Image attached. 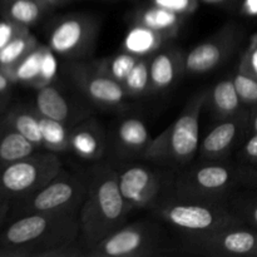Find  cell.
Instances as JSON below:
<instances>
[{
  "label": "cell",
  "mask_w": 257,
  "mask_h": 257,
  "mask_svg": "<svg viewBox=\"0 0 257 257\" xmlns=\"http://www.w3.org/2000/svg\"><path fill=\"white\" fill-rule=\"evenodd\" d=\"M79 231V211L23 215L0 235V256H85Z\"/></svg>",
  "instance_id": "6da1fadb"
},
{
  "label": "cell",
  "mask_w": 257,
  "mask_h": 257,
  "mask_svg": "<svg viewBox=\"0 0 257 257\" xmlns=\"http://www.w3.org/2000/svg\"><path fill=\"white\" fill-rule=\"evenodd\" d=\"M87 186V196L79 211V238L85 253L122 227L131 211L120 193L117 171L95 168Z\"/></svg>",
  "instance_id": "7a4b0ae2"
},
{
  "label": "cell",
  "mask_w": 257,
  "mask_h": 257,
  "mask_svg": "<svg viewBox=\"0 0 257 257\" xmlns=\"http://www.w3.org/2000/svg\"><path fill=\"white\" fill-rule=\"evenodd\" d=\"M156 212L161 220L181 231L185 236L207 235L245 223L232 210L212 201L177 197L157 205Z\"/></svg>",
  "instance_id": "3957f363"
},
{
  "label": "cell",
  "mask_w": 257,
  "mask_h": 257,
  "mask_svg": "<svg viewBox=\"0 0 257 257\" xmlns=\"http://www.w3.org/2000/svg\"><path fill=\"white\" fill-rule=\"evenodd\" d=\"M205 93L195 95L180 117L151 141L143 156L148 160L186 165L193 160L200 145V114L205 105Z\"/></svg>",
  "instance_id": "277c9868"
},
{
  "label": "cell",
  "mask_w": 257,
  "mask_h": 257,
  "mask_svg": "<svg viewBox=\"0 0 257 257\" xmlns=\"http://www.w3.org/2000/svg\"><path fill=\"white\" fill-rule=\"evenodd\" d=\"M55 152L33 153L0 168V198L18 202L42 190L62 172Z\"/></svg>",
  "instance_id": "5b68a950"
},
{
  "label": "cell",
  "mask_w": 257,
  "mask_h": 257,
  "mask_svg": "<svg viewBox=\"0 0 257 257\" xmlns=\"http://www.w3.org/2000/svg\"><path fill=\"white\" fill-rule=\"evenodd\" d=\"M88 186L65 171L53 178L42 190L15 202L20 216L34 212L80 211L87 196Z\"/></svg>",
  "instance_id": "8992f818"
},
{
  "label": "cell",
  "mask_w": 257,
  "mask_h": 257,
  "mask_svg": "<svg viewBox=\"0 0 257 257\" xmlns=\"http://www.w3.org/2000/svg\"><path fill=\"white\" fill-rule=\"evenodd\" d=\"M98 23L85 14H69L53 23L48 33V47L65 59H80L94 49Z\"/></svg>",
  "instance_id": "52a82bcc"
},
{
  "label": "cell",
  "mask_w": 257,
  "mask_h": 257,
  "mask_svg": "<svg viewBox=\"0 0 257 257\" xmlns=\"http://www.w3.org/2000/svg\"><path fill=\"white\" fill-rule=\"evenodd\" d=\"M241 177L235 170L220 163H207L178 176L176 192L178 198L220 202Z\"/></svg>",
  "instance_id": "ba28073f"
},
{
  "label": "cell",
  "mask_w": 257,
  "mask_h": 257,
  "mask_svg": "<svg viewBox=\"0 0 257 257\" xmlns=\"http://www.w3.org/2000/svg\"><path fill=\"white\" fill-rule=\"evenodd\" d=\"M160 235L156 226L135 222L122 226L87 251L89 257H143L155 255Z\"/></svg>",
  "instance_id": "9c48e42d"
},
{
  "label": "cell",
  "mask_w": 257,
  "mask_h": 257,
  "mask_svg": "<svg viewBox=\"0 0 257 257\" xmlns=\"http://www.w3.org/2000/svg\"><path fill=\"white\" fill-rule=\"evenodd\" d=\"M190 252L210 256H257V230L246 223L202 236H186Z\"/></svg>",
  "instance_id": "30bf717a"
},
{
  "label": "cell",
  "mask_w": 257,
  "mask_h": 257,
  "mask_svg": "<svg viewBox=\"0 0 257 257\" xmlns=\"http://www.w3.org/2000/svg\"><path fill=\"white\" fill-rule=\"evenodd\" d=\"M241 35L237 28H223L217 35L196 45L185 55V72L203 74L220 67L235 52Z\"/></svg>",
  "instance_id": "8fae6325"
},
{
  "label": "cell",
  "mask_w": 257,
  "mask_h": 257,
  "mask_svg": "<svg viewBox=\"0 0 257 257\" xmlns=\"http://www.w3.org/2000/svg\"><path fill=\"white\" fill-rule=\"evenodd\" d=\"M117 175L120 193L130 210L158 205L162 183L150 167L142 165L127 166Z\"/></svg>",
  "instance_id": "7c38bea8"
},
{
  "label": "cell",
  "mask_w": 257,
  "mask_h": 257,
  "mask_svg": "<svg viewBox=\"0 0 257 257\" xmlns=\"http://www.w3.org/2000/svg\"><path fill=\"white\" fill-rule=\"evenodd\" d=\"M73 83L90 100L105 107H117L128 97L123 85L99 70L95 64L74 63L70 68Z\"/></svg>",
  "instance_id": "4fadbf2b"
},
{
  "label": "cell",
  "mask_w": 257,
  "mask_h": 257,
  "mask_svg": "<svg viewBox=\"0 0 257 257\" xmlns=\"http://www.w3.org/2000/svg\"><path fill=\"white\" fill-rule=\"evenodd\" d=\"M250 113L241 110L232 117L223 118L212 128L201 145V157L205 161H220L230 152L242 133L247 131Z\"/></svg>",
  "instance_id": "5bb4252c"
},
{
  "label": "cell",
  "mask_w": 257,
  "mask_h": 257,
  "mask_svg": "<svg viewBox=\"0 0 257 257\" xmlns=\"http://www.w3.org/2000/svg\"><path fill=\"white\" fill-rule=\"evenodd\" d=\"M185 72V55L177 48L160 49L150 57L151 92L172 87Z\"/></svg>",
  "instance_id": "9a60e30c"
},
{
  "label": "cell",
  "mask_w": 257,
  "mask_h": 257,
  "mask_svg": "<svg viewBox=\"0 0 257 257\" xmlns=\"http://www.w3.org/2000/svg\"><path fill=\"white\" fill-rule=\"evenodd\" d=\"M69 150L82 160H100L105 152V133L102 125L97 120L88 119L73 127Z\"/></svg>",
  "instance_id": "2e32d148"
},
{
  "label": "cell",
  "mask_w": 257,
  "mask_h": 257,
  "mask_svg": "<svg viewBox=\"0 0 257 257\" xmlns=\"http://www.w3.org/2000/svg\"><path fill=\"white\" fill-rule=\"evenodd\" d=\"M35 112L43 117L59 120L65 124H72L78 118L77 107L50 83L38 88L35 95Z\"/></svg>",
  "instance_id": "e0dca14e"
},
{
  "label": "cell",
  "mask_w": 257,
  "mask_h": 257,
  "mask_svg": "<svg viewBox=\"0 0 257 257\" xmlns=\"http://www.w3.org/2000/svg\"><path fill=\"white\" fill-rule=\"evenodd\" d=\"M151 141L147 125L140 118H125L117 125L115 143L118 150L125 155H143Z\"/></svg>",
  "instance_id": "ac0fdd59"
},
{
  "label": "cell",
  "mask_w": 257,
  "mask_h": 257,
  "mask_svg": "<svg viewBox=\"0 0 257 257\" xmlns=\"http://www.w3.org/2000/svg\"><path fill=\"white\" fill-rule=\"evenodd\" d=\"M183 15L151 4L137 13L135 18L136 23L145 25L155 32L160 33L167 39L173 38L180 30L183 22Z\"/></svg>",
  "instance_id": "d6986e66"
},
{
  "label": "cell",
  "mask_w": 257,
  "mask_h": 257,
  "mask_svg": "<svg viewBox=\"0 0 257 257\" xmlns=\"http://www.w3.org/2000/svg\"><path fill=\"white\" fill-rule=\"evenodd\" d=\"M167 38L160 33L135 23L125 34L123 40V50L140 58H148L162 48Z\"/></svg>",
  "instance_id": "ffe728a7"
},
{
  "label": "cell",
  "mask_w": 257,
  "mask_h": 257,
  "mask_svg": "<svg viewBox=\"0 0 257 257\" xmlns=\"http://www.w3.org/2000/svg\"><path fill=\"white\" fill-rule=\"evenodd\" d=\"M37 150V146L24 136L5 123L3 124L0 130V168L33 155Z\"/></svg>",
  "instance_id": "44dd1931"
},
{
  "label": "cell",
  "mask_w": 257,
  "mask_h": 257,
  "mask_svg": "<svg viewBox=\"0 0 257 257\" xmlns=\"http://www.w3.org/2000/svg\"><path fill=\"white\" fill-rule=\"evenodd\" d=\"M48 45L39 44L34 50L29 53L23 60H20L14 68L8 70H3L7 77L13 83H24L32 87L39 88L40 77H42L43 60H44L45 52ZM2 70V69H0Z\"/></svg>",
  "instance_id": "7402d4cb"
},
{
  "label": "cell",
  "mask_w": 257,
  "mask_h": 257,
  "mask_svg": "<svg viewBox=\"0 0 257 257\" xmlns=\"http://www.w3.org/2000/svg\"><path fill=\"white\" fill-rule=\"evenodd\" d=\"M47 7L44 0H2L3 17L28 28L43 17Z\"/></svg>",
  "instance_id": "603a6c76"
},
{
  "label": "cell",
  "mask_w": 257,
  "mask_h": 257,
  "mask_svg": "<svg viewBox=\"0 0 257 257\" xmlns=\"http://www.w3.org/2000/svg\"><path fill=\"white\" fill-rule=\"evenodd\" d=\"M213 112L220 118H228L241 112V100L232 78L216 83L211 92Z\"/></svg>",
  "instance_id": "cb8c5ba5"
},
{
  "label": "cell",
  "mask_w": 257,
  "mask_h": 257,
  "mask_svg": "<svg viewBox=\"0 0 257 257\" xmlns=\"http://www.w3.org/2000/svg\"><path fill=\"white\" fill-rule=\"evenodd\" d=\"M4 123L24 136L34 143L38 148H43L42 131H40L39 114L35 110L14 108L4 118Z\"/></svg>",
  "instance_id": "d4e9b609"
},
{
  "label": "cell",
  "mask_w": 257,
  "mask_h": 257,
  "mask_svg": "<svg viewBox=\"0 0 257 257\" xmlns=\"http://www.w3.org/2000/svg\"><path fill=\"white\" fill-rule=\"evenodd\" d=\"M39 45L37 38L30 32L19 35L0 48V69L8 70L14 68L24 59L32 50Z\"/></svg>",
  "instance_id": "484cf974"
},
{
  "label": "cell",
  "mask_w": 257,
  "mask_h": 257,
  "mask_svg": "<svg viewBox=\"0 0 257 257\" xmlns=\"http://www.w3.org/2000/svg\"><path fill=\"white\" fill-rule=\"evenodd\" d=\"M40 131H42L43 148L50 152H65L69 151L70 130L65 123L50 119L39 114Z\"/></svg>",
  "instance_id": "4316f807"
},
{
  "label": "cell",
  "mask_w": 257,
  "mask_h": 257,
  "mask_svg": "<svg viewBox=\"0 0 257 257\" xmlns=\"http://www.w3.org/2000/svg\"><path fill=\"white\" fill-rule=\"evenodd\" d=\"M138 59H140V57H136V55L123 50V52L118 53L113 57H108L99 60V62L95 63V65L104 74L122 84L132 70V68L136 65V63L138 62Z\"/></svg>",
  "instance_id": "83f0119b"
},
{
  "label": "cell",
  "mask_w": 257,
  "mask_h": 257,
  "mask_svg": "<svg viewBox=\"0 0 257 257\" xmlns=\"http://www.w3.org/2000/svg\"><path fill=\"white\" fill-rule=\"evenodd\" d=\"M122 85L128 97H140L151 92L150 57L138 59Z\"/></svg>",
  "instance_id": "f1b7e54d"
},
{
  "label": "cell",
  "mask_w": 257,
  "mask_h": 257,
  "mask_svg": "<svg viewBox=\"0 0 257 257\" xmlns=\"http://www.w3.org/2000/svg\"><path fill=\"white\" fill-rule=\"evenodd\" d=\"M232 79L242 103L257 105V78L238 69Z\"/></svg>",
  "instance_id": "f546056e"
},
{
  "label": "cell",
  "mask_w": 257,
  "mask_h": 257,
  "mask_svg": "<svg viewBox=\"0 0 257 257\" xmlns=\"http://www.w3.org/2000/svg\"><path fill=\"white\" fill-rule=\"evenodd\" d=\"M232 211L246 225L257 230V198H237L233 201Z\"/></svg>",
  "instance_id": "4dcf8cb0"
},
{
  "label": "cell",
  "mask_w": 257,
  "mask_h": 257,
  "mask_svg": "<svg viewBox=\"0 0 257 257\" xmlns=\"http://www.w3.org/2000/svg\"><path fill=\"white\" fill-rule=\"evenodd\" d=\"M151 2L153 5L165 8L171 12L187 17L197 9L200 0H151Z\"/></svg>",
  "instance_id": "1f68e13d"
},
{
  "label": "cell",
  "mask_w": 257,
  "mask_h": 257,
  "mask_svg": "<svg viewBox=\"0 0 257 257\" xmlns=\"http://www.w3.org/2000/svg\"><path fill=\"white\" fill-rule=\"evenodd\" d=\"M28 32H29L28 27L20 25L18 23H14L4 18V20H0V48L4 47L5 44H8L14 38L25 34Z\"/></svg>",
  "instance_id": "d6a6232c"
},
{
  "label": "cell",
  "mask_w": 257,
  "mask_h": 257,
  "mask_svg": "<svg viewBox=\"0 0 257 257\" xmlns=\"http://www.w3.org/2000/svg\"><path fill=\"white\" fill-rule=\"evenodd\" d=\"M238 69L241 72L246 73V74H250L257 78V34L253 35L250 45L246 49V52L243 53Z\"/></svg>",
  "instance_id": "836d02e7"
},
{
  "label": "cell",
  "mask_w": 257,
  "mask_h": 257,
  "mask_svg": "<svg viewBox=\"0 0 257 257\" xmlns=\"http://www.w3.org/2000/svg\"><path fill=\"white\" fill-rule=\"evenodd\" d=\"M242 155L247 162L257 165V132L250 135V138L246 141L242 148Z\"/></svg>",
  "instance_id": "e575fe53"
},
{
  "label": "cell",
  "mask_w": 257,
  "mask_h": 257,
  "mask_svg": "<svg viewBox=\"0 0 257 257\" xmlns=\"http://www.w3.org/2000/svg\"><path fill=\"white\" fill-rule=\"evenodd\" d=\"M242 13L247 17H256L257 15V0H243L242 8H241Z\"/></svg>",
  "instance_id": "d590c367"
},
{
  "label": "cell",
  "mask_w": 257,
  "mask_h": 257,
  "mask_svg": "<svg viewBox=\"0 0 257 257\" xmlns=\"http://www.w3.org/2000/svg\"><path fill=\"white\" fill-rule=\"evenodd\" d=\"M12 84H13L12 80L7 77V74H5L3 70H0V94L7 93L8 90L10 89V85Z\"/></svg>",
  "instance_id": "8d00e7d4"
},
{
  "label": "cell",
  "mask_w": 257,
  "mask_h": 257,
  "mask_svg": "<svg viewBox=\"0 0 257 257\" xmlns=\"http://www.w3.org/2000/svg\"><path fill=\"white\" fill-rule=\"evenodd\" d=\"M247 132L250 133V135H252V133L257 132V105H256L255 109H253V112L250 114Z\"/></svg>",
  "instance_id": "74e56055"
},
{
  "label": "cell",
  "mask_w": 257,
  "mask_h": 257,
  "mask_svg": "<svg viewBox=\"0 0 257 257\" xmlns=\"http://www.w3.org/2000/svg\"><path fill=\"white\" fill-rule=\"evenodd\" d=\"M10 207H12V202H10V201L2 200V198H0V222L4 220L8 211L10 210Z\"/></svg>",
  "instance_id": "f35d334b"
},
{
  "label": "cell",
  "mask_w": 257,
  "mask_h": 257,
  "mask_svg": "<svg viewBox=\"0 0 257 257\" xmlns=\"http://www.w3.org/2000/svg\"><path fill=\"white\" fill-rule=\"evenodd\" d=\"M243 178H245L247 182H250L251 185L256 186L257 187V168H255V170L247 171V172L243 173Z\"/></svg>",
  "instance_id": "ab89813d"
},
{
  "label": "cell",
  "mask_w": 257,
  "mask_h": 257,
  "mask_svg": "<svg viewBox=\"0 0 257 257\" xmlns=\"http://www.w3.org/2000/svg\"><path fill=\"white\" fill-rule=\"evenodd\" d=\"M200 2L205 3V4H222V3L228 2V0H200Z\"/></svg>",
  "instance_id": "60d3db41"
},
{
  "label": "cell",
  "mask_w": 257,
  "mask_h": 257,
  "mask_svg": "<svg viewBox=\"0 0 257 257\" xmlns=\"http://www.w3.org/2000/svg\"><path fill=\"white\" fill-rule=\"evenodd\" d=\"M45 3H47L48 5H54V4H58V3H60L62 0H44Z\"/></svg>",
  "instance_id": "b9f144b4"
}]
</instances>
